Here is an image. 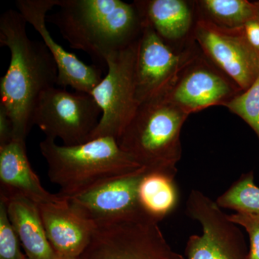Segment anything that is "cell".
Returning a JSON list of instances; mask_svg holds the SVG:
<instances>
[{
    "label": "cell",
    "mask_w": 259,
    "mask_h": 259,
    "mask_svg": "<svg viewBox=\"0 0 259 259\" xmlns=\"http://www.w3.org/2000/svg\"><path fill=\"white\" fill-rule=\"evenodd\" d=\"M27 22L18 10L0 18V45L10 51L8 69L0 79V105L10 116L14 140L25 141L32 127L39 97L57 86L58 68L44 41L29 37Z\"/></svg>",
    "instance_id": "cell-1"
},
{
    "label": "cell",
    "mask_w": 259,
    "mask_h": 259,
    "mask_svg": "<svg viewBox=\"0 0 259 259\" xmlns=\"http://www.w3.org/2000/svg\"><path fill=\"white\" fill-rule=\"evenodd\" d=\"M57 8L47 21L71 49L86 53L100 67H107L109 56L139 40L146 24L138 1L58 0Z\"/></svg>",
    "instance_id": "cell-2"
},
{
    "label": "cell",
    "mask_w": 259,
    "mask_h": 259,
    "mask_svg": "<svg viewBox=\"0 0 259 259\" xmlns=\"http://www.w3.org/2000/svg\"><path fill=\"white\" fill-rule=\"evenodd\" d=\"M39 146L47 161L48 177L59 186L58 195L65 199L102 181L141 168L114 138H99L76 146H60L45 139Z\"/></svg>",
    "instance_id": "cell-3"
},
{
    "label": "cell",
    "mask_w": 259,
    "mask_h": 259,
    "mask_svg": "<svg viewBox=\"0 0 259 259\" xmlns=\"http://www.w3.org/2000/svg\"><path fill=\"white\" fill-rule=\"evenodd\" d=\"M188 117L164 97L145 102L138 107L117 143L148 171L175 177L182 155L181 131Z\"/></svg>",
    "instance_id": "cell-4"
},
{
    "label": "cell",
    "mask_w": 259,
    "mask_h": 259,
    "mask_svg": "<svg viewBox=\"0 0 259 259\" xmlns=\"http://www.w3.org/2000/svg\"><path fill=\"white\" fill-rule=\"evenodd\" d=\"M139 41L107 58L106 76L90 93L102 115L88 141L102 137L118 139L136 113L139 106L136 88Z\"/></svg>",
    "instance_id": "cell-5"
},
{
    "label": "cell",
    "mask_w": 259,
    "mask_h": 259,
    "mask_svg": "<svg viewBox=\"0 0 259 259\" xmlns=\"http://www.w3.org/2000/svg\"><path fill=\"white\" fill-rule=\"evenodd\" d=\"M101 115L100 107L90 94L71 93L54 87L39 97L32 125L37 126L46 139H60L65 146H76L88 142Z\"/></svg>",
    "instance_id": "cell-6"
},
{
    "label": "cell",
    "mask_w": 259,
    "mask_h": 259,
    "mask_svg": "<svg viewBox=\"0 0 259 259\" xmlns=\"http://www.w3.org/2000/svg\"><path fill=\"white\" fill-rule=\"evenodd\" d=\"M81 259H185L150 217L96 227Z\"/></svg>",
    "instance_id": "cell-7"
},
{
    "label": "cell",
    "mask_w": 259,
    "mask_h": 259,
    "mask_svg": "<svg viewBox=\"0 0 259 259\" xmlns=\"http://www.w3.org/2000/svg\"><path fill=\"white\" fill-rule=\"evenodd\" d=\"M186 212L200 223L202 233L189 238L185 259H248L243 233L216 201L193 190L187 198Z\"/></svg>",
    "instance_id": "cell-8"
},
{
    "label": "cell",
    "mask_w": 259,
    "mask_h": 259,
    "mask_svg": "<svg viewBox=\"0 0 259 259\" xmlns=\"http://www.w3.org/2000/svg\"><path fill=\"white\" fill-rule=\"evenodd\" d=\"M148 171L141 167L107 179L67 199L68 202L73 210L95 228L149 217L141 207L139 197L140 184Z\"/></svg>",
    "instance_id": "cell-9"
},
{
    "label": "cell",
    "mask_w": 259,
    "mask_h": 259,
    "mask_svg": "<svg viewBox=\"0 0 259 259\" xmlns=\"http://www.w3.org/2000/svg\"><path fill=\"white\" fill-rule=\"evenodd\" d=\"M192 38L211 62L246 91L259 76V51L250 45L245 28L220 26L199 18Z\"/></svg>",
    "instance_id": "cell-10"
},
{
    "label": "cell",
    "mask_w": 259,
    "mask_h": 259,
    "mask_svg": "<svg viewBox=\"0 0 259 259\" xmlns=\"http://www.w3.org/2000/svg\"><path fill=\"white\" fill-rule=\"evenodd\" d=\"M243 92L203 54L193 51L176 82L163 97L190 115L209 107H226Z\"/></svg>",
    "instance_id": "cell-11"
},
{
    "label": "cell",
    "mask_w": 259,
    "mask_h": 259,
    "mask_svg": "<svg viewBox=\"0 0 259 259\" xmlns=\"http://www.w3.org/2000/svg\"><path fill=\"white\" fill-rule=\"evenodd\" d=\"M177 52L146 24L139 38L136 65V99L139 105L166 96L193 50Z\"/></svg>",
    "instance_id": "cell-12"
},
{
    "label": "cell",
    "mask_w": 259,
    "mask_h": 259,
    "mask_svg": "<svg viewBox=\"0 0 259 259\" xmlns=\"http://www.w3.org/2000/svg\"><path fill=\"white\" fill-rule=\"evenodd\" d=\"M58 0H18L19 13L36 30L54 58L58 68L57 86L70 87L79 93L90 94L102 79V71L96 64L88 65L61 47L48 30L47 14L57 7Z\"/></svg>",
    "instance_id": "cell-13"
},
{
    "label": "cell",
    "mask_w": 259,
    "mask_h": 259,
    "mask_svg": "<svg viewBox=\"0 0 259 259\" xmlns=\"http://www.w3.org/2000/svg\"><path fill=\"white\" fill-rule=\"evenodd\" d=\"M38 207L48 239L59 258H80L93 238V223L73 210L67 199Z\"/></svg>",
    "instance_id": "cell-14"
},
{
    "label": "cell",
    "mask_w": 259,
    "mask_h": 259,
    "mask_svg": "<svg viewBox=\"0 0 259 259\" xmlns=\"http://www.w3.org/2000/svg\"><path fill=\"white\" fill-rule=\"evenodd\" d=\"M0 185L1 194L22 196L37 204L66 200L42 187L30 166L25 141L14 140L0 147Z\"/></svg>",
    "instance_id": "cell-15"
},
{
    "label": "cell",
    "mask_w": 259,
    "mask_h": 259,
    "mask_svg": "<svg viewBox=\"0 0 259 259\" xmlns=\"http://www.w3.org/2000/svg\"><path fill=\"white\" fill-rule=\"evenodd\" d=\"M8 216L28 259H60L53 249L38 204L20 195L0 194Z\"/></svg>",
    "instance_id": "cell-16"
},
{
    "label": "cell",
    "mask_w": 259,
    "mask_h": 259,
    "mask_svg": "<svg viewBox=\"0 0 259 259\" xmlns=\"http://www.w3.org/2000/svg\"><path fill=\"white\" fill-rule=\"evenodd\" d=\"M139 3L148 24L169 47L193 32V15L187 2L150 0Z\"/></svg>",
    "instance_id": "cell-17"
},
{
    "label": "cell",
    "mask_w": 259,
    "mask_h": 259,
    "mask_svg": "<svg viewBox=\"0 0 259 259\" xmlns=\"http://www.w3.org/2000/svg\"><path fill=\"white\" fill-rule=\"evenodd\" d=\"M139 197L144 212L159 223L175 209L178 202L175 177L148 171L140 184Z\"/></svg>",
    "instance_id": "cell-18"
},
{
    "label": "cell",
    "mask_w": 259,
    "mask_h": 259,
    "mask_svg": "<svg viewBox=\"0 0 259 259\" xmlns=\"http://www.w3.org/2000/svg\"><path fill=\"white\" fill-rule=\"evenodd\" d=\"M197 3L202 18L225 28H244L249 22L258 20L256 5L247 0H202Z\"/></svg>",
    "instance_id": "cell-19"
},
{
    "label": "cell",
    "mask_w": 259,
    "mask_h": 259,
    "mask_svg": "<svg viewBox=\"0 0 259 259\" xmlns=\"http://www.w3.org/2000/svg\"><path fill=\"white\" fill-rule=\"evenodd\" d=\"M216 202L221 208L259 214V187L255 185L253 172L242 175Z\"/></svg>",
    "instance_id": "cell-20"
},
{
    "label": "cell",
    "mask_w": 259,
    "mask_h": 259,
    "mask_svg": "<svg viewBox=\"0 0 259 259\" xmlns=\"http://www.w3.org/2000/svg\"><path fill=\"white\" fill-rule=\"evenodd\" d=\"M226 107L244 120L259 141V76L248 90L235 97Z\"/></svg>",
    "instance_id": "cell-21"
},
{
    "label": "cell",
    "mask_w": 259,
    "mask_h": 259,
    "mask_svg": "<svg viewBox=\"0 0 259 259\" xmlns=\"http://www.w3.org/2000/svg\"><path fill=\"white\" fill-rule=\"evenodd\" d=\"M20 240L10 222L6 204L0 199V259H20Z\"/></svg>",
    "instance_id": "cell-22"
},
{
    "label": "cell",
    "mask_w": 259,
    "mask_h": 259,
    "mask_svg": "<svg viewBox=\"0 0 259 259\" xmlns=\"http://www.w3.org/2000/svg\"><path fill=\"white\" fill-rule=\"evenodd\" d=\"M235 224L243 227L248 233L250 250L248 259H259V214L236 212L228 215Z\"/></svg>",
    "instance_id": "cell-23"
},
{
    "label": "cell",
    "mask_w": 259,
    "mask_h": 259,
    "mask_svg": "<svg viewBox=\"0 0 259 259\" xmlns=\"http://www.w3.org/2000/svg\"><path fill=\"white\" fill-rule=\"evenodd\" d=\"M14 141L13 124L4 107L0 105V147Z\"/></svg>",
    "instance_id": "cell-24"
},
{
    "label": "cell",
    "mask_w": 259,
    "mask_h": 259,
    "mask_svg": "<svg viewBox=\"0 0 259 259\" xmlns=\"http://www.w3.org/2000/svg\"><path fill=\"white\" fill-rule=\"evenodd\" d=\"M245 35L248 42L255 49L259 51V21L253 20L244 27Z\"/></svg>",
    "instance_id": "cell-25"
},
{
    "label": "cell",
    "mask_w": 259,
    "mask_h": 259,
    "mask_svg": "<svg viewBox=\"0 0 259 259\" xmlns=\"http://www.w3.org/2000/svg\"><path fill=\"white\" fill-rule=\"evenodd\" d=\"M255 5H256L257 7V10H258V20L259 21V1L258 2H255Z\"/></svg>",
    "instance_id": "cell-26"
},
{
    "label": "cell",
    "mask_w": 259,
    "mask_h": 259,
    "mask_svg": "<svg viewBox=\"0 0 259 259\" xmlns=\"http://www.w3.org/2000/svg\"><path fill=\"white\" fill-rule=\"evenodd\" d=\"M20 259H28L26 258V256H25V255L24 254V253H23V254H22L21 255V258H20Z\"/></svg>",
    "instance_id": "cell-27"
},
{
    "label": "cell",
    "mask_w": 259,
    "mask_h": 259,
    "mask_svg": "<svg viewBox=\"0 0 259 259\" xmlns=\"http://www.w3.org/2000/svg\"><path fill=\"white\" fill-rule=\"evenodd\" d=\"M64 259H81L80 258H64Z\"/></svg>",
    "instance_id": "cell-28"
}]
</instances>
